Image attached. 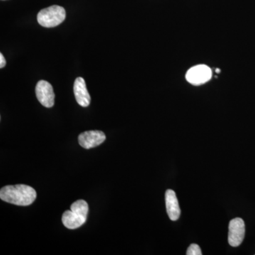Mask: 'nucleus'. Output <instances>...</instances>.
<instances>
[{
    "label": "nucleus",
    "mask_w": 255,
    "mask_h": 255,
    "mask_svg": "<svg viewBox=\"0 0 255 255\" xmlns=\"http://www.w3.org/2000/svg\"><path fill=\"white\" fill-rule=\"evenodd\" d=\"M246 234L245 222L241 218H236L231 221L228 233V243L232 247L241 246Z\"/></svg>",
    "instance_id": "nucleus-4"
},
{
    "label": "nucleus",
    "mask_w": 255,
    "mask_h": 255,
    "mask_svg": "<svg viewBox=\"0 0 255 255\" xmlns=\"http://www.w3.org/2000/svg\"><path fill=\"white\" fill-rule=\"evenodd\" d=\"M37 99L43 107L51 108L55 103V94L53 87L46 80H40L36 87Z\"/></svg>",
    "instance_id": "nucleus-5"
},
{
    "label": "nucleus",
    "mask_w": 255,
    "mask_h": 255,
    "mask_svg": "<svg viewBox=\"0 0 255 255\" xmlns=\"http://www.w3.org/2000/svg\"><path fill=\"white\" fill-rule=\"evenodd\" d=\"M212 78L211 69L206 65H199L193 67L188 70L186 79L193 85H203L209 82Z\"/></svg>",
    "instance_id": "nucleus-3"
},
{
    "label": "nucleus",
    "mask_w": 255,
    "mask_h": 255,
    "mask_svg": "<svg viewBox=\"0 0 255 255\" xmlns=\"http://www.w3.org/2000/svg\"><path fill=\"white\" fill-rule=\"evenodd\" d=\"M74 94L79 105L87 107L90 105L91 97L87 91L86 83L84 78H78L75 80L73 87Z\"/></svg>",
    "instance_id": "nucleus-7"
},
{
    "label": "nucleus",
    "mask_w": 255,
    "mask_h": 255,
    "mask_svg": "<svg viewBox=\"0 0 255 255\" xmlns=\"http://www.w3.org/2000/svg\"><path fill=\"white\" fill-rule=\"evenodd\" d=\"M0 199L14 205H31L36 199V192L31 187L25 184L6 186L0 190Z\"/></svg>",
    "instance_id": "nucleus-1"
},
{
    "label": "nucleus",
    "mask_w": 255,
    "mask_h": 255,
    "mask_svg": "<svg viewBox=\"0 0 255 255\" xmlns=\"http://www.w3.org/2000/svg\"><path fill=\"white\" fill-rule=\"evenodd\" d=\"M70 210L75 214L80 215L82 217L87 219L88 215L89 206L86 201L78 200L74 202L70 206Z\"/></svg>",
    "instance_id": "nucleus-10"
},
{
    "label": "nucleus",
    "mask_w": 255,
    "mask_h": 255,
    "mask_svg": "<svg viewBox=\"0 0 255 255\" xmlns=\"http://www.w3.org/2000/svg\"><path fill=\"white\" fill-rule=\"evenodd\" d=\"M105 140V134L101 130H89L82 132L78 137L79 144L85 149L97 147Z\"/></svg>",
    "instance_id": "nucleus-6"
},
{
    "label": "nucleus",
    "mask_w": 255,
    "mask_h": 255,
    "mask_svg": "<svg viewBox=\"0 0 255 255\" xmlns=\"http://www.w3.org/2000/svg\"><path fill=\"white\" fill-rule=\"evenodd\" d=\"M187 255H202V253H201L200 247L198 246L196 244H192L189 247L187 251Z\"/></svg>",
    "instance_id": "nucleus-11"
},
{
    "label": "nucleus",
    "mask_w": 255,
    "mask_h": 255,
    "mask_svg": "<svg viewBox=\"0 0 255 255\" xmlns=\"http://www.w3.org/2000/svg\"><path fill=\"white\" fill-rule=\"evenodd\" d=\"M86 221L87 219L82 217L80 215L75 214L71 210L65 211L62 216V221H63L64 226L70 230L80 228L86 222Z\"/></svg>",
    "instance_id": "nucleus-9"
},
{
    "label": "nucleus",
    "mask_w": 255,
    "mask_h": 255,
    "mask_svg": "<svg viewBox=\"0 0 255 255\" xmlns=\"http://www.w3.org/2000/svg\"><path fill=\"white\" fill-rule=\"evenodd\" d=\"M166 209L169 219L177 221L180 216L181 211L175 192L172 189H168L165 193Z\"/></svg>",
    "instance_id": "nucleus-8"
},
{
    "label": "nucleus",
    "mask_w": 255,
    "mask_h": 255,
    "mask_svg": "<svg viewBox=\"0 0 255 255\" xmlns=\"http://www.w3.org/2000/svg\"><path fill=\"white\" fill-rule=\"evenodd\" d=\"M66 17L65 10L62 6L53 5L39 11L37 20L43 27L52 28L63 23Z\"/></svg>",
    "instance_id": "nucleus-2"
},
{
    "label": "nucleus",
    "mask_w": 255,
    "mask_h": 255,
    "mask_svg": "<svg viewBox=\"0 0 255 255\" xmlns=\"http://www.w3.org/2000/svg\"><path fill=\"white\" fill-rule=\"evenodd\" d=\"M221 72V70H220V69H216V73H220Z\"/></svg>",
    "instance_id": "nucleus-13"
},
{
    "label": "nucleus",
    "mask_w": 255,
    "mask_h": 255,
    "mask_svg": "<svg viewBox=\"0 0 255 255\" xmlns=\"http://www.w3.org/2000/svg\"><path fill=\"white\" fill-rule=\"evenodd\" d=\"M6 60L2 53H0V68H3L6 65Z\"/></svg>",
    "instance_id": "nucleus-12"
}]
</instances>
